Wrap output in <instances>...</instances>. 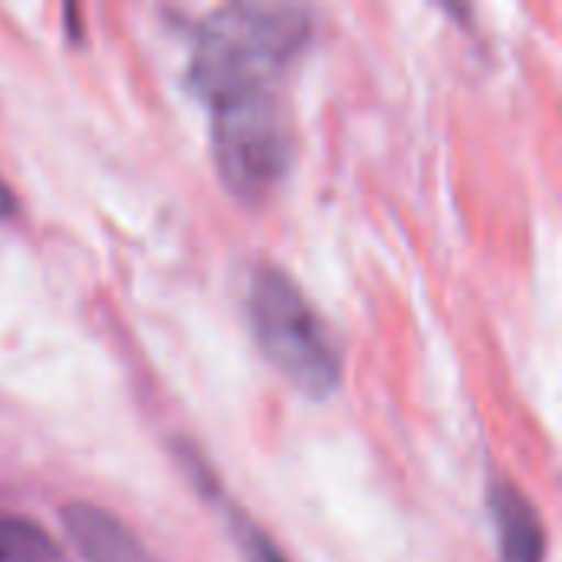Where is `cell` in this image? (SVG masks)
Here are the masks:
<instances>
[{
  "instance_id": "cell-6",
  "label": "cell",
  "mask_w": 562,
  "mask_h": 562,
  "mask_svg": "<svg viewBox=\"0 0 562 562\" xmlns=\"http://www.w3.org/2000/svg\"><path fill=\"white\" fill-rule=\"evenodd\" d=\"M0 562H66L56 540L20 517H0Z\"/></svg>"
},
{
  "instance_id": "cell-1",
  "label": "cell",
  "mask_w": 562,
  "mask_h": 562,
  "mask_svg": "<svg viewBox=\"0 0 562 562\" xmlns=\"http://www.w3.org/2000/svg\"><path fill=\"white\" fill-rule=\"evenodd\" d=\"M310 30V10L296 3H231L214 10L194 36L191 89L211 109L277 95Z\"/></svg>"
},
{
  "instance_id": "cell-3",
  "label": "cell",
  "mask_w": 562,
  "mask_h": 562,
  "mask_svg": "<svg viewBox=\"0 0 562 562\" xmlns=\"http://www.w3.org/2000/svg\"><path fill=\"white\" fill-rule=\"evenodd\" d=\"M211 145L227 191L240 201H260L283 178L290 161V135L277 95L214 105Z\"/></svg>"
},
{
  "instance_id": "cell-8",
  "label": "cell",
  "mask_w": 562,
  "mask_h": 562,
  "mask_svg": "<svg viewBox=\"0 0 562 562\" xmlns=\"http://www.w3.org/2000/svg\"><path fill=\"white\" fill-rule=\"evenodd\" d=\"M16 214V198H13V191L7 188V181L0 178V221H10Z\"/></svg>"
},
{
  "instance_id": "cell-2",
  "label": "cell",
  "mask_w": 562,
  "mask_h": 562,
  "mask_svg": "<svg viewBox=\"0 0 562 562\" xmlns=\"http://www.w3.org/2000/svg\"><path fill=\"white\" fill-rule=\"evenodd\" d=\"M247 310L263 356L293 389L326 398L339 385V349L319 310L280 267L254 270Z\"/></svg>"
},
{
  "instance_id": "cell-7",
  "label": "cell",
  "mask_w": 562,
  "mask_h": 562,
  "mask_svg": "<svg viewBox=\"0 0 562 562\" xmlns=\"http://www.w3.org/2000/svg\"><path fill=\"white\" fill-rule=\"evenodd\" d=\"M231 527H234V537L240 543V553H244V562H286L283 553L257 530L254 520L240 517V514H231Z\"/></svg>"
},
{
  "instance_id": "cell-4",
  "label": "cell",
  "mask_w": 562,
  "mask_h": 562,
  "mask_svg": "<svg viewBox=\"0 0 562 562\" xmlns=\"http://www.w3.org/2000/svg\"><path fill=\"white\" fill-rule=\"evenodd\" d=\"M63 524L76 550L89 562H161L109 510L92 504H69Z\"/></svg>"
},
{
  "instance_id": "cell-5",
  "label": "cell",
  "mask_w": 562,
  "mask_h": 562,
  "mask_svg": "<svg viewBox=\"0 0 562 562\" xmlns=\"http://www.w3.org/2000/svg\"><path fill=\"white\" fill-rule=\"evenodd\" d=\"M491 510L497 524V543L504 562H543L547 560V530L537 507L527 494L507 481L494 484Z\"/></svg>"
}]
</instances>
